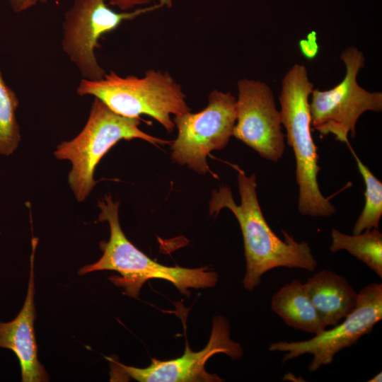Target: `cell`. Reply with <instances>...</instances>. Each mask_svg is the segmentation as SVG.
Wrapping results in <instances>:
<instances>
[{
  "instance_id": "1",
  "label": "cell",
  "mask_w": 382,
  "mask_h": 382,
  "mask_svg": "<svg viewBox=\"0 0 382 382\" xmlns=\"http://www.w3.org/2000/svg\"><path fill=\"white\" fill-rule=\"evenodd\" d=\"M236 169L240 204H236L230 187L221 185L212 191L209 209L210 215H216L221 209H228L239 223L246 260L244 288L253 291L260 284L265 273L277 267L314 272L318 262L308 243L297 242L285 231H282L284 241L274 233L258 202L255 175L247 176L238 166Z\"/></svg>"
},
{
  "instance_id": "2",
  "label": "cell",
  "mask_w": 382,
  "mask_h": 382,
  "mask_svg": "<svg viewBox=\"0 0 382 382\" xmlns=\"http://www.w3.org/2000/svg\"><path fill=\"white\" fill-rule=\"evenodd\" d=\"M119 202L107 195L98 203L100 209L98 221H108L110 238L101 241L102 256L96 262L81 267L78 273L83 275L103 270L115 271L120 277L110 280L124 289V294L138 298L142 285L149 279H160L173 284L181 294L189 296V289L213 287L218 274L208 267L185 268L161 265L139 250L126 237L119 221Z\"/></svg>"
},
{
  "instance_id": "3",
  "label": "cell",
  "mask_w": 382,
  "mask_h": 382,
  "mask_svg": "<svg viewBox=\"0 0 382 382\" xmlns=\"http://www.w3.org/2000/svg\"><path fill=\"white\" fill-rule=\"evenodd\" d=\"M313 84L303 64H294L284 74L279 96L282 125L296 159L298 209L302 215L328 217L335 213L319 188L317 147L311 134L309 98Z\"/></svg>"
},
{
  "instance_id": "21",
  "label": "cell",
  "mask_w": 382,
  "mask_h": 382,
  "mask_svg": "<svg viewBox=\"0 0 382 382\" xmlns=\"http://www.w3.org/2000/svg\"><path fill=\"white\" fill-rule=\"evenodd\" d=\"M369 382H381L382 381V372L378 373L374 377L368 381Z\"/></svg>"
},
{
  "instance_id": "5",
  "label": "cell",
  "mask_w": 382,
  "mask_h": 382,
  "mask_svg": "<svg viewBox=\"0 0 382 382\" xmlns=\"http://www.w3.org/2000/svg\"><path fill=\"white\" fill-rule=\"evenodd\" d=\"M140 120L118 115L95 98L81 132L57 146L55 158L71 163L68 183L79 202L88 197L97 183L94 179L97 165L120 141L141 139L155 146L172 143L143 132L139 127Z\"/></svg>"
},
{
  "instance_id": "13",
  "label": "cell",
  "mask_w": 382,
  "mask_h": 382,
  "mask_svg": "<svg viewBox=\"0 0 382 382\" xmlns=\"http://www.w3.org/2000/svg\"><path fill=\"white\" fill-rule=\"evenodd\" d=\"M307 295L326 327L337 325L356 306L358 293L342 276L321 270L303 284Z\"/></svg>"
},
{
  "instance_id": "22",
  "label": "cell",
  "mask_w": 382,
  "mask_h": 382,
  "mask_svg": "<svg viewBox=\"0 0 382 382\" xmlns=\"http://www.w3.org/2000/svg\"><path fill=\"white\" fill-rule=\"evenodd\" d=\"M1 233V231H0V234Z\"/></svg>"
},
{
  "instance_id": "7",
  "label": "cell",
  "mask_w": 382,
  "mask_h": 382,
  "mask_svg": "<svg viewBox=\"0 0 382 382\" xmlns=\"http://www.w3.org/2000/svg\"><path fill=\"white\" fill-rule=\"evenodd\" d=\"M107 0H74L64 13L62 23V50L78 68L83 79H102L106 72L100 66L95 50L100 48L99 39L116 30L124 21L165 6L173 0H158L152 5L135 10L117 12L109 8Z\"/></svg>"
},
{
  "instance_id": "11",
  "label": "cell",
  "mask_w": 382,
  "mask_h": 382,
  "mask_svg": "<svg viewBox=\"0 0 382 382\" xmlns=\"http://www.w3.org/2000/svg\"><path fill=\"white\" fill-rule=\"evenodd\" d=\"M237 89L233 136L261 157L277 162L284 152V134L272 89L263 81L248 79L239 80Z\"/></svg>"
},
{
  "instance_id": "8",
  "label": "cell",
  "mask_w": 382,
  "mask_h": 382,
  "mask_svg": "<svg viewBox=\"0 0 382 382\" xmlns=\"http://www.w3.org/2000/svg\"><path fill=\"white\" fill-rule=\"evenodd\" d=\"M236 102L231 93L213 90L205 108L175 115L173 121L178 136L170 144L173 161L187 165L199 174L209 172L207 155L213 150L223 149L233 136Z\"/></svg>"
},
{
  "instance_id": "15",
  "label": "cell",
  "mask_w": 382,
  "mask_h": 382,
  "mask_svg": "<svg viewBox=\"0 0 382 382\" xmlns=\"http://www.w3.org/2000/svg\"><path fill=\"white\" fill-rule=\"evenodd\" d=\"M331 238L332 252L347 250L382 278V233L378 228L350 236L333 228Z\"/></svg>"
},
{
  "instance_id": "20",
  "label": "cell",
  "mask_w": 382,
  "mask_h": 382,
  "mask_svg": "<svg viewBox=\"0 0 382 382\" xmlns=\"http://www.w3.org/2000/svg\"><path fill=\"white\" fill-rule=\"evenodd\" d=\"M13 11L18 13L28 10L39 3H46L47 0H7Z\"/></svg>"
},
{
  "instance_id": "4",
  "label": "cell",
  "mask_w": 382,
  "mask_h": 382,
  "mask_svg": "<svg viewBox=\"0 0 382 382\" xmlns=\"http://www.w3.org/2000/svg\"><path fill=\"white\" fill-rule=\"evenodd\" d=\"M80 96H93L118 115L139 118L146 115L168 132L175 124L171 115L191 110L182 87L168 71L149 69L144 76H119L113 71L98 81L82 79L76 88Z\"/></svg>"
},
{
  "instance_id": "18",
  "label": "cell",
  "mask_w": 382,
  "mask_h": 382,
  "mask_svg": "<svg viewBox=\"0 0 382 382\" xmlns=\"http://www.w3.org/2000/svg\"><path fill=\"white\" fill-rule=\"evenodd\" d=\"M108 4L122 11H127L138 6H149L156 0H107Z\"/></svg>"
},
{
  "instance_id": "16",
  "label": "cell",
  "mask_w": 382,
  "mask_h": 382,
  "mask_svg": "<svg viewBox=\"0 0 382 382\" xmlns=\"http://www.w3.org/2000/svg\"><path fill=\"white\" fill-rule=\"evenodd\" d=\"M19 100L6 83L0 68V155L9 156L18 149L21 140L16 118Z\"/></svg>"
},
{
  "instance_id": "14",
  "label": "cell",
  "mask_w": 382,
  "mask_h": 382,
  "mask_svg": "<svg viewBox=\"0 0 382 382\" xmlns=\"http://www.w3.org/2000/svg\"><path fill=\"white\" fill-rule=\"evenodd\" d=\"M271 308L294 329L314 335L326 329L299 279L284 285L273 294Z\"/></svg>"
},
{
  "instance_id": "9",
  "label": "cell",
  "mask_w": 382,
  "mask_h": 382,
  "mask_svg": "<svg viewBox=\"0 0 382 382\" xmlns=\"http://www.w3.org/2000/svg\"><path fill=\"white\" fill-rule=\"evenodd\" d=\"M381 319L382 284L372 282L358 293L355 308L343 322L332 329L320 331L307 340L274 342L269 346V350L286 352L282 362L306 354H312L308 370L314 372L322 366L332 364L337 353L369 335Z\"/></svg>"
},
{
  "instance_id": "10",
  "label": "cell",
  "mask_w": 382,
  "mask_h": 382,
  "mask_svg": "<svg viewBox=\"0 0 382 382\" xmlns=\"http://www.w3.org/2000/svg\"><path fill=\"white\" fill-rule=\"evenodd\" d=\"M218 353L226 354L233 359L243 356L241 345L230 337L229 323L221 316L213 318L209 342L199 352L192 351L187 342L181 357L167 361L153 358L145 368L127 366L112 357L107 359L110 364L111 381L132 378L139 382H219L223 380L205 370L208 359Z\"/></svg>"
},
{
  "instance_id": "12",
  "label": "cell",
  "mask_w": 382,
  "mask_h": 382,
  "mask_svg": "<svg viewBox=\"0 0 382 382\" xmlns=\"http://www.w3.org/2000/svg\"><path fill=\"white\" fill-rule=\"evenodd\" d=\"M34 250L30 257V270L26 297L16 318L0 322V348L12 351L18 358L23 382H45L49 376L38 359L34 322L37 318L34 301Z\"/></svg>"
},
{
  "instance_id": "19",
  "label": "cell",
  "mask_w": 382,
  "mask_h": 382,
  "mask_svg": "<svg viewBox=\"0 0 382 382\" xmlns=\"http://www.w3.org/2000/svg\"><path fill=\"white\" fill-rule=\"evenodd\" d=\"M299 46L303 54L308 59H312L318 52V44L316 43V36L309 34L307 40H303L299 42Z\"/></svg>"
},
{
  "instance_id": "17",
  "label": "cell",
  "mask_w": 382,
  "mask_h": 382,
  "mask_svg": "<svg viewBox=\"0 0 382 382\" xmlns=\"http://www.w3.org/2000/svg\"><path fill=\"white\" fill-rule=\"evenodd\" d=\"M347 146L356 160L366 187L365 204L352 230L353 234H359L366 230L378 228L382 216V183L361 162L350 144Z\"/></svg>"
},
{
  "instance_id": "6",
  "label": "cell",
  "mask_w": 382,
  "mask_h": 382,
  "mask_svg": "<svg viewBox=\"0 0 382 382\" xmlns=\"http://www.w3.org/2000/svg\"><path fill=\"white\" fill-rule=\"evenodd\" d=\"M345 66L342 80L332 88L313 89L309 101L311 125L321 136L332 134L336 140L349 144L348 135L356 134V124L366 111L381 112L382 93L369 92L357 82L364 67V54L353 46L340 55Z\"/></svg>"
}]
</instances>
